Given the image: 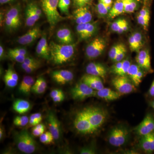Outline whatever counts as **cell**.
Returning a JSON list of instances; mask_svg holds the SVG:
<instances>
[{"instance_id":"40","label":"cell","mask_w":154,"mask_h":154,"mask_svg":"<svg viewBox=\"0 0 154 154\" xmlns=\"http://www.w3.org/2000/svg\"><path fill=\"white\" fill-rule=\"evenodd\" d=\"M96 9L99 16L102 17H105L107 15L110 11L109 9L100 1H99V2L97 5Z\"/></svg>"},{"instance_id":"8","label":"cell","mask_w":154,"mask_h":154,"mask_svg":"<svg viewBox=\"0 0 154 154\" xmlns=\"http://www.w3.org/2000/svg\"><path fill=\"white\" fill-rule=\"evenodd\" d=\"M96 90L81 81L72 89L71 95L75 100H82L96 96Z\"/></svg>"},{"instance_id":"48","label":"cell","mask_w":154,"mask_h":154,"mask_svg":"<svg viewBox=\"0 0 154 154\" xmlns=\"http://www.w3.org/2000/svg\"><path fill=\"white\" fill-rule=\"evenodd\" d=\"M128 42H129V47L131 51H132V52L135 51V52H137V49L135 43L133 34H132L130 36L129 39H128Z\"/></svg>"},{"instance_id":"44","label":"cell","mask_w":154,"mask_h":154,"mask_svg":"<svg viewBox=\"0 0 154 154\" xmlns=\"http://www.w3.org/2000/svg\"><path fill=\"white\" fill-rule=\"evenodd\" d=\"M21 67L25 72L28 73L32 72L37 69L39 67V64L33 65H27L24 63L21 64Z\"/></svg>"},{"instance_id":"23","label":"cell","mask_w":154,"mask_h":154,"mask_svg":"<svg viewBox=\"0 0 154 154\" xmlns=\"http://www.w3.org/2000/svg\"><path fill=\"white\" fill-rule=\"evenodd\" d=\"M150 15L149 9L146 6L142 8L137 16L138 23L145 30H148L149 23Z\"/></svg>"},{"instance_id":"60","label":"cell","mask_w":154,"mask_h":154,"mask_svg":"<svg viewBox=\"0 0 154 154\" xmlns=\"http://www.w3.org/2000/svg\"><path fill=\"white\" fill-rule=\"evenodd\" d=\"M4 135V130L3 129V128L1 127V128H0V139L2 140L3 138V136Z\"/></svg>"},{"instance_id":"36","label":"cell","mask_w":154,"mask_h":154,"mask_svg":"<svg viewBox=\"0 0 154 154\" xmlns=\"http://www.w3.org/2000/svg\"><path fill=\"white\" fill-rule=\"evenodd\" d=\"M4 80L6 85L9 88H14L17 86L18 84V82L15 81L7 71L5 74L4 75Z\"/></svg>"},{"instance_id":"41","label":"cell","mask_w":154,"mask_h":154,"mask_svg":"<svg viewBox=\"0 0 154 154\" xmlns=\"http://www.w3.org/2000/svg\"><path fill=\"white\" fill-rule=\"evenodd\" d=\"M131 64L130 61L128 60H123V65L117 75L126 76Z\"/></svg>"},{"instance_id":"1","label":"cell","mask_w":154,"mask_h":154,"mask_svg":"<svg viewBox=\"0 0 154 154\" xmlns=\"http://www.w3.org/2000/svg\"><path fill=\"white\" fill-rule=\"evenodd\" d=\"M50 60L56 65H61L70 60L74 55L75 45L58 44L51 42L49 44Z\"/></svg>"},{"instance_id":"55","label":"cell","mask_w":154,"mask_h":154,"mask_svg":"<svg viewBox=\"0 0 154 154\" xmlns=\"http://www.w3.org/2000/svg\"><path fill=\"white\" fill-rule=\"evenodd\" d=\"M99 1L103 3L109 9V10H110L112 4V0H99Z\"/></svg>"},{"instance_id":"28","label":"cell","mask_w":154,"mask_h":154,"mask_svg":"<svg viewBox=\"0 0 154 154\" xmlns=\"http://www.w3.org/2000/svg\"><path fill=\"white\" fill-rule=\"evenodd\" d=\"M123 13H124V6L122 1L121 0H116L113 7L109 11L108 17L110 19H113Z\"/></svg>"},{"instance_id":"30","label":"cell","mask_w":154,"mask_h":154,"mask_svg":"<svg viewBox=\"0 0 154 154\" xmlns=\"http://www.w3.org/2000/svg\"><path fill=\"white\" fill-rule=\"evenodd\" d=\"M47 83L44 78H38L32 87L31 91L37 94H43L47 88Z\"/></svg>"},{"instance_id":"14","label":"cell","mask_w":154,"mask_h":154,"mask_svg":"<svg viewBox=\"0 0 154 154\" xmlns=\"http://www.w3.org/2000/svg\"><path fill=\"white\" fill-rule=\"evenodd\" d=\"M47 121L49 131L52 134L54 140H57L61 134L60 122L52 111H49L48 114Z\"/></svg>"},{"instance_id":"43","label":"cell","mask_w":154,"mask_h":154,"mask_svg":"<svg viewBox=\"0 0 154 154\" xmlns=\"http://www.w3.org/2000/svg\"><path fill=\"white\" fill-rule=\"evenodd\" d=\"M127 53V49L125 45L122 44V46L120 48V50L119 51L118 54L116 55L115 58L114 62H117L121 61L123 60L125 56L126 55Z\"/></svg>"},{"instance_id":"17","label":"cell","mask_w":154,"mask_h":154,"mask_svg":"<svg viewBox=\"0 0 154 154\" xmlns=\"http://www.w3.org/2000/svg\"><path fill=\"white\" fill-rule=\"evenodd\" d=\"M86 72L88 74L100 77L105 79L107 74V69L106 67L99 63L91 62L86 67Z\"/></svg>"},{"instance_id":"50","label":"cell","mask_w":154,"mask_h":154,"mask_svg":"<svg viewBox=\"0 0 154 154\" xmlns=\"http://www.w3.org/2000/svg\"><path fill=\"white\" fill-rule=\"evenodd\" d=\"M28 5L30 6V8L32 9V10L34 11L37 15L41 17L42 15V12L41 9L39 8V7L37 5L33 3H30V4H28Z\"/></svg>"},{"instance_id":"22","label":"cell","mask_w":154,"mask_h":154,"mask_svg":"<svg viewBox=\"0 0 154 154\" xmlns=\"http://www.w3.org/2000/svg\"><path fill=\"white\" fill-rule=\"evenodd\" d=\"M96 96L106 101H112L119 99L121 94L109 88H104L101 90L96 91Z\"/></svg>"},{"instance_id":"61","label":"cell","mask_w":154,"mask_h":154,"mask_svg":"<svg viewBox=\"0 0 154 154\" xmlns=\"http://www.w3.org/2000/svg\"><path fill=\"white\" fill-rule=\"evenodd\" d=\"M150 105L154 110V100L150 102Z\"/></svg>"},{"instance_id":"12","label":"cell","mask_w":154,"mask_h":154,"mask_svg":"<svg viewBox=\"0 0 154 154\" xmlns=\"http://www.w3.org/2000/svg\"><path fill=\"white\" fill-rule=\"evenodd\" d=\"M136 61L138 65L143 70L150 73L153 72L152 68L151 57L148 49L140 51L136 57Z\"/></svg>"},{"instance_id":"31","label":"cell","mask_w":154,"mask_h":154,"mask_svg":"<svg viewBox=\"0 0 154 154\" xmlns=\"http://www.w3.org/2000/svg\"><path fill=\"white\" fill-rule=\"evenodd\" d=\"M124 6V13L130 14L134 12L137 7L136 0H121Z\"/></svg>"},{"instance_id":"18","label":"cell","mask_w":154,"mask_h":154,"mask_svg":"<svg viewBox=\"0 0 154 154\" xmlns=\"http://www.w3.org/2000/svg\"><path fill=\"white\" fill-rule=\"evenodd\" d=\"M51 77L54 81L59 85H64L72 81L74 75L70 71L60 70L53 72Z\"/></svg>"},{"instance_id":"35","label":"cell","mask_w":154,"mask_h":154,"mask_svg":"<svg viewBox=\"0 0 154 154\" xmlns=\"http://www.w3.org/2000/svg\"><path fill=\"white\" fill-rule=\"evenodd\" d=\"M42 120V116L40 113H35L30 116L29 118V125L35 126L40 123Z\"/></svg>"},{"instance_id":"15","label":"cell","mask_w":154,"mask_h":154,"mask_svg":"<svg viewBox=\"0 0 154 154\" xmlns=\"http://www.w3.org/2000/svg\"><path fill=\"white\" fill-rule=\"evenodd\" d=\"M75 21L78 25L91 22L93 19L92 14L88 7L78 8L73 13Z\"/></svg>"},{"instance_id":"45","label":"cell","mask_w":154,"mask_h":154,"mask_svg":"<svg viewBox=\"0 0 154 154\" xmlns=\"http://www.w3.org/2000/svg\"><path fill=\"white\" fill-rule=\"evenodd\" d=\"M125 21V19H119L116 20L115 22H113L111 25V30L114 32H118L119 28L121 27L123 23Z\"/></svg>"},{"instance_id":"9","label":"cell","mask_w":154,"mask_h":154,"mask_svg":"<svg viewBox=\"0 0 154 154\" xmlns=\"http://www.w3.org/2000/svg\"><path fill=\"white\" fill-rule=\"evenodd\" d=\"M112 84L117 92L121 94H130L135 90L134 84L126 76H116L112 79Z\"/></svg>"},{"instance_id":"58","label":"cell","mask_w":154,"mask_h":154,"mask_svg":"<svg viewBox=\"0 0 154 154\" xmlns=\"http://www.w3.org/2000/svg\"><path fill=\"white\" fill-rule=\"evenodd\" d=\"M4 49L2 45H1L0 46V58L2 60L4 56Z\"/></svg>"},{"instance_id":"38","label":"cell","mask_w":154,"mask_h":154,"mask_svg":"<svg viewBox=\"0 0 154 154\" xmlns=\"http://www.w3.org/2000/svg\"><path fill=\"white\" fill-rule=\"evenodd\" d=\"M122 45V43L116 44L110 48L109 52V57L111 60L114 61L115 60V58L118 54L119 51L120 50Z\"/></svg>"},{"instance_id":"57","label":"cell","mask_w":154,"mask_h":154,"mask_svg":"<svg viewBox=\"0 0 154 154\" xmlns=\"http://www.w3.org/2000/svg\"><path fill=\"white\" fill-rule=\"evenodd\" d=\"M154 152V131L153 132L152 137L151 147L150 149V153Z\"/></svg>"},{"instance_id":"13","label":"cell","mask_w":154,"mask_h":154,"mask_svg":"<svg viewBox=\"0 0 154 154\" xmlns=\"http://www.w3.org/2000/svg\"><path fill=\"white\" fill-rule=\"evenodd\" d=\"M76 30L80 38L86 39L91 37L97 30L96 23H89L79 24L76 26Z\"/></svg>"},{"instance_id":"27","label":"cell","mask_w":154,"mask_h":154,"mask_svg":"<svg viewBox=\"0 0 154 154\" xmlns=\"http://www.w3.org/2000/svg\"><path fill=\"white\" fill-rule=\"evenodd\" d=\"M25 24L28 27L33 26L40 17L32 10L28 5L25 10Z\"/></svg>"},{"instance_id":"32","label":"cell","mask_w":154,"mask_h":154,"mask_svg":"<svg viewBox=\"0 0 154 154\" xmlns=\"http://www.w3.org/2000/svg\"><path fill=\"white\" fill-rule=\"evenodd\" d=\"M70 5V0H59L58 8L63 14L68 15Z\"/></svg>"},{"instance_id":"7","label":"cell","mask_w":154,"mask_h":154,"mask_svg":"<svg viewBox=\"0 0 154 154\" xmlns=\"http://www.w3.org/2000/svg\"><path fill=\"white\" fill-rule=\"evenodd\" d=\"M107 42L101 37H97L91 42L86 48V56L90 59L99 57L105 50Z\"/></svg>"},{"instance_id":"56","label":"cell","mask_w":154,"mask_h":154,"mask_svg":"<svg viewBox=\"0 0 154 154\" xmlns=\"http://www.w3.org/2000/svg\"><path fill=\"white\" fill-rule=\"evenodd\" d=\"M149 94L151 97H154V79L149 90Z\"/></svg>"},{"instance_id":"11","label":"cell","mask_w":154,"mask_h":154,"mask_svg":"<svg viewBox=\"0 0 154 154\" xmlns=\"http://www.w3.org/2000/svg\"><path fill=\"white\" fill-rule=\"evenodd\" d=\"M137 134L140 136L149 134L154 131V118L151 114H147L135 129Z\"/></svg>"},{"instance_id":"16","label":"cell","mask_w":154,"mask_h":154,"mask_svg":"<svg viewBox=\"0 0 154 154\" xmlns=\"http://www.w3.org/2000/svg\"><path fill=\"white\" fill-rule=\"evenodd\" d=\"M41 35V30L38 26H36L28 30L24 35L19 36L17 42L22 45H28L34 42Z\"/></svg>"},{"instance_id":"37","label":"cell","mask_w":154,"mask_h":154,"mask_svg":"<svg viewBox=\"0 0 154 154\" xmlns=\"http://www.w3.org/2000/svg\"><path fill=\"white\" fill-rule=\"evenodd\" d=\"M133 34L134 37L135 43L137 49V52H138L143 45V38L142 35L140 32H135L133 33Z\"/></svg>"},{"instance_id":"53","label":"cell","mask_w":154,"mask_h":154,"mask_svg":"<svg viewBox=\"0 0 154 154\" xmlns=\"http://www.w3.org/2000/svg\"><path fill=\"white\" fill-rule=\"evenodd\" d=\"M128 29V24L127 21L125 20L124 23H123L121 27L119 28L118 32H117L118 33H124L125 31H127Z\"/></svg>"},{"instance_id":"25","label":"cell","mask_w":154,"mask_h":154,"mask_svg":"<svg viewBox=\"0 0 154 154\" xmlns=\"http://www.w3.org/2000/svg\"><path fill=\"white\" fill-rule=\"evenodd\" d=\"M34 83L35 81L33 77L25 76L20 83L19 88V92L25 95H29Z\"/></svg>"},{"instance_id":"49","label":"cell","mask_w":154,"mask_h":154,"mask_svg":"<svg viewBox=\"0 0 154 154\" xmlns=\"http://www.w3.org/2000/svg\"><path fill=\"white\" fill-rule=\"evenodd\" d=\"M90 0H73L75 5L78 8L85 7L89 4Z\"/></svg>"},{"instance_id":"2","label":"cell","mask_w":154,"mask_h":154,"mask_svg":"<svg viewBox=\"0 0 154 154\" xmlns=\"http://www.w3.org/2000/svg\"><path fill=\"white\" fill-rule=\"evenodd\" d=\"M14 139L18 149L22 152L31 154L36 151L37 149L36 142L26 130L15 134Z\"/></svg>"},{"instance_id":"4","label":"cell","mask_w":154,"mask_h":154,"mask_svg":"<svg viewBox=\"0 0 154 154\" xmlns=\"http://www.w3.org/2000/svg\"><path fill=\"white\" fill-rule=\"evenodd\" d=\"M74 125L77 131L82 134H92L96 131L88 119L85 108L79 111L76 114L74 120Z\"/></svg>"},{"instance_id":"52","label":"cell","mask_w":154,"mask_h":154,"mask_svg":"<svg viewBox=\"0 0 154 154\" xmlns=\"http://www.w3.org/2000/svg\"><path fill=\"white\" fill-rule=\"evenodd\" d=\"M62 95H64L63 92L62 91V90H60V89H54V90H52L50 94V96L51 99L56 97V96Z\"/></svg>"},{"instance_id":"3","label":"cell","mask_w":154,"mask_h":154,"mask_svg":"<svg viewBox=\"0 0 154 154\" xmlns=\"http://www.w3.org/2000/svg\"><path fill=\"white\" fill-rule=\"evenodd\" d=\"M59 0H41L42 8L51 27H54L65 19L57 11Z\"/></svg>"},{"instance_id":"21","label":"cell","mask_w":154,"mask_h":154,"mask_svg":"<svg viewBox=\"0 0 154 154\" xmlns=\"http://www.w3.org/2000/svg\"><path fill=\"white\" fill-rule=\"evenodd\" d=\"M81 81L96 91H99L104 88L102 79L99 77L87 74L83 76Z\"/></svg>"},{"instance_id":"19","label":"cell","mask_w":154,"mask_h":154,"mask_svg":"<svg viewBox=\"0 0 154 154\" xmlns=\"http://www.w3.org/2000/svg\"><path fill=\"white\" fill-rule=\"evenodd\" d=\"M137 64H131L127 75L135 86H137L141 82L144 72Z\"/></svg>"},{"instance_id":"51","label":"cell","mask_w":154,"mask_h":154,"mask_svg":"<svg viewBox=\"0 0 154 154\" xmlns=\"http://www.w3.org/2000/svg\"><path fill=\"white\" fill-rule=\"evenodd\" d=\"M23 63L27 65H33L37 64H40L39 62L36 60L35 59L33 58L30 57H26L25 60Z\"/></svg>"},{"instance_id":"24","label":"cell","mask_w":154,"mask_h":154,"mask_svg":"<svg viewBox=\"0 0 154 154\" xmlns=\"http://www.w3.org/2000/svg\"><path fill=\"white\" fill-rule=\"evenodd\" d=\"M58 41L61 44H71L73 41L71 31L67 28H63L58 30L56 34Z\"/></svg>"},{"instance_id":"39","label":"cell","mask_w":154,"mask_h":154,"mask_svg":"<svg viewBox=\"0 0 154 154\" xmlns=\"http://www.w3.org/2000/svg\"><path fill=\"white\" fill-rule=\"evenodd\" d=\"M45 126L43 124L39 123L32 129V134L34 136H40L42 134L45 132Z\"/></svg>"},{"instance_id":"59","label":"cell","mask_w":154,"mask_h":154,"mask_svg":"<svg viewBox=\"0 0 154 154\" xmlns=\"http://www.w3.org/2000/svg\"><path fill=\"white\" fill-rule=\"evenodd\" d=\"M14 0H0V3L1 5L6 4V3H10L13 2Z\"/></svg>"},{"instance_id":"33","label":"cell","mask_w":154,"mask_h":154,"mask_svg":"<svg viewBox=\"0 0 154 154\" xmlns=\"http://www.w3.org/2000/svg\"><path fill=\"white\" fill-rule=\"evenodd\" d=\"M40 141L42 143L45 144H49L53 143L54 139L50 131H46L42 134L40 136Z\"/></svg>"},{"instance_id":"54","label":"cell","mask_w":154,"mask_h":154,"mask_svg":"<svg viewBox=\"0 0 154 154\" xmlns=\"http://www.w3.org/2000/svg\"><path fill=\"white\" fill-rule=\"evenodd\" d=\"M65 99L64 95H60L52 98L53 101L56 103L62 102Z\"/></svg>"},{"instance_id":"6","label":"cell","mask_w":154,"mask_h":154,"mask_svg":"<svg viewBox=\"0 0 154 154\" xmlns=\"http://www.w3.org/2000/svg\"><path fill=\"white\" fill-rule=\"evenodd\" d=\"M85 109L91 125L97 131L106 121L107 112L104 109L98 107H87Z\"/></svg>"},{"instance_id":"10","label":"cell","mask_w":154,"mask_h":154,"mask_svg":"<svg viewBox=\"0 0 154 154\" xmlns=\"http://www.w3.org/2000/svg\"><path fill=\"white\" fill-rule=\"evenodd\" d=\"M20 7L13 6L7 12L5 17V23L8 30H15L21 25Z\"/></svg>"},{"instance_id":"5","label":"cell","mask_w":154,"mask_h":154,"mask_svg":"<svg viewBox=\"0 0 154 154\" xmlns=\"http://www.w3.org/2000/svg\"><path fill=\"white\" fill-rule=\"evenodd\" d=\"M129 136L128 129L122 125L114 127L108 135V141L111 146L120 147L127 141Z\"/></svg>"},{"instance_id":"42","label":"cell","mask_w":154,"mask_h":154,"mask_svg":"<svg viewBox=\"0 0 154 154\" xmlns=\"http://www.w3.org/2000/svg\"><path fill=\"white\" fill-rule=\"evenodd\" d=\"M8 54L9 57L11 58L12 60L21 63L24 62L25 58L26 57V56H25L20 55L18 54L11 52L10 51H8Z\"/></svg>"},{"instance_id":"20","label":"cell","mask_w":154,"mask_h":154,"mask_svg":"<svg viewBox=\"0 0 154 154\" xmlns=\"http://www.w3.org/2000/svg\"><path fill=\"white\" fill-rule=\"evenodd\" d=\"M36 53L39 57L45 59H50L49 45L45 35L42 36L36 47Z\"/></svg>"},{"instance_id":"26","label":"cell","mask_w":154,"mask_h":154,"mask_svg":"<svg viewBox=\"0 0 154 154\" xmlns=\"http://www.w3.org/2000/svg\"><path fill=\"white\" fill-rule=\"evenodd\" d=\"M30 107V102L24 99H17L13 103V109L16 112L20 114L28 112Z\"/></svg>"},{"instance_id":"29","label":"cell","mask_w":154,"mask_h":154,"mask_svg":"<svg viewBox=\"0 0 154 154\" xmlns=\"http://www.w3.org/2000/svg\"><path fill=\"white\" fill-rule=\"evenodd\" d=\"M153 132L149 134L142 136L140 140V146L144 152L150 154V149L151 147L152 137Z\"/></svg>"},{"instance_id":"46","label":"cell","mask_w":154,"mask_h":154,"mask_svg":"<svg viewBox=\"0 0 154 154\" xmlns=\"http://www.w3.org/2000/svg\"><path fill=\"white\" fill-rule=\"evenodd\" d=\"M8 51L18 54H20V55L25 56H26L27 53H28L27 49L24 48H16L9 50Z\"/></svg>"},{"instance_id":"34","label":"cell","mask_w":154,"mask_h":154,"mask_svg":"<svg viewBox=\"0 0 154 154\" xmlns=\"http://www.w3.org/2000/svg\"><path fill=\"white\" fill-rule=\"evenodd\" d=\"M29 118L26 116H17L14 118V123L17 126H25L29 123Z\"/></svg>"},{"instance_id":"47","label":"cell","mask_w":154,"mask_h":154,"mask_svg":"<svg viewBox=\"0 0 154 154\" xmlns=\"http://www.w3.org/2000/svg\"><path fill=\"white\" fill-rule=\"evenodd\" d=\"M96 149L93 146H86L81 149L80 154H96Z\"/></svg>"}]
</instances>
